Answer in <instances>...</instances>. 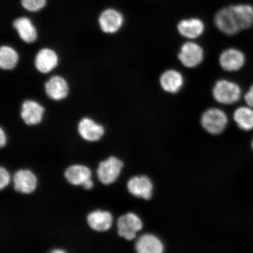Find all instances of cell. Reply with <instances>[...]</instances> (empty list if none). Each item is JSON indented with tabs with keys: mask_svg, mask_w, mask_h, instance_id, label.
<instances>
[{
	"mask_svg": "<svg viewBox=\"0 0 253 253\" xmlns=\"http://www.w3.org/2000/svg\"><path fill=\"white\" fill-rule=\"evenodd\" d=\"M45 88L47 96L55 100L65 99L69 93L67 82L59 76L50 78L45 84Z\"/></svg>",
	"mask_w": 253,
	"mask_h": 253,
	"instance_id": "e0dca14e",
	"label": "cell"
},
{
	"mask_svg": "<svg viewBox=\"0 0 253 253\" xmlns=\"http://www.w3.org/2000/svg\"><path fill=\"white\" fill-rule=\"evenodd\" d=\"M10 181V176L5 168H0V190H2L7 186Z\"/></svg>",
	"mask_w": 253,
	"mask_h": 253,
	"instance_id": "cb8c5ba5",
	"label": "cell"
},
{
	"mask_svg": "<svg viewBox=\"0 0 253 253\" xmlns=\"http://www.w3.org/2000/svg\"><path fill=\"white\" fill-rule=\"evenodd\" d=\"M164 249L160 239L150 234L141 236L135 243V250L138 253H161Z\"/></svg>",
	"mask_w": 253,
	"mask_h": 253,
	"instance_id": "d6986e66",
	"label": "cell"
},
{
	"mask_svg": "<svg viewBox=\"0 0 253 253\" xmlns=\"http://www.w3.org/2000/svg\"><path fill=\"white\" fill-rule=\"evenodd\" d=\"M182 74L176 70H168L161 75L160 82L164 91L170 93H176L181 89L183 84Z\"/></svg>",
	"mask_w": 253,
	"mask_h": 253,
	"instance_id": "ac0fdd59",
	"label": "cell"
},
{
	"mask_svg": "<svg viewBox=\"0 0 253 253\" xmlns=\"http://www.w3.org/2000/svg\"><path fill=\"white\" fill-rule=\"evenodd\" d=\"M252 147H253V144H252Z\"/></svg>",
	"mask_w": 253,
	"mask_h": 253,
	"instance_id": "f1b7e54d",
	"label": "cell"
},
{
	"mask_svg": "<svg viewBox=\"0 0 253 253\" xmlns=\"http://www.w3.org/2000/svg\"><path fill=\"white\" fill-rule=\"evenodd\" d=\"M177 29L179 33L186 39H196L204 33L205 24L200 18H186L179 22Z\"/></svg>",
	"mask_w": 253,
	"mask_h": 253,
	"instance_id": "8fae6325",
	"label": "cell"
},
{
	"mask_svg": "<svg viewBox=\"0 0 253 253\" xmlns=\"http://www.w3.org/2000/svg\"><path fill=\"white\" fill-rule=\"evenodd\" d=\"M13 26L24 42L32 43L37 40V31L30 18L23 17L16 19Z\"/></svg>",
	"mask_w": 253,
	"mask_h": 253,
	"instance_id": "ffe728a7",
	"label": "cell"
},
{
	"mask_svg": "<svg viewBox=\"0 0 253 253\" xmlns=\"http://www.w3.org/2000/svg\"><path fill=\"white\" fill-rule=\"evenodd\" d=\"M123 163L119 158L111 156L101 161L97 169V178L104 185H110L119 178L123 168Z\"/></svg>",
	"mask_w": 253,
	"mask_h": 253,
	"instance_id": "277c9868",
	"label": "cell"
},
{
	"mask_svg": "<svg viewBox=\"0 0 253 253\" xmlns=\"http://www.w3.org/2000/svg\"><path fill=\"white\" fill-rule=\"evenodd\" d=\"M47 0H21L22 6L27 11L37 12L46 5Z\"/></svg>",
	"mask_w": 253,
	"mask_h": 253,
	"instance_id": "603a6c76",
	"label": "cell"
},
{
	"mask_svg": "<svg viewBox=\"0 0 253 253\" xmlns=\"http://www.w3.org/2000/svg\"><path fill=\"white\" fill-rule=\"evenodd\" d=\"M228 118L225 112L219 109L207 110L202 116L201 124L206 131L211 134H219L226 127Z\"/></svg>",
	"mask_w": 253,
	"mask_h": 253,
	"instance_id": "3957f363",
	"label": "cell"
},
{
	"mask_svg": "<svg viewBox=\"0 0 253 253\" xmlns=\"http://www.w3.org/2000/svg\"><path fill=\"white\" fill-rule=\"evenodd\" d=\"M93 182L91 181V179L88 180L87 181L85 182L82 186L84 189L90 190L93 187Z\"/></svg>",
	"mask_w": 253,
	"mask_h": 253,
	"instance_id": "4316f807",
	"label": "cell"
},
{
	"mask_svg": "<svg viewBox=\"0 0 253 253\" xmlns=\"http://www.w3.org/2000/svg\"><path fill=\"white\" fill-rule=\"evenodd\" d=\"M87 222L90 228L98 232H104L112 226L113 216L108 211H95L87 216Z\"/></svg>",
	"mask_w": 253,
	"mask_h": 253,
	"instance_id": "5bb4252c",
	"label": "cell"
},
{
	"mask_svg": "<svg viewBox=\"0 0 253 253\" xmlns=\"http://www.w3.org/2000/svg\"><path fill=\"white\" fill-rule=\"evenodd\" d=\"M213 96L218 103L230 105L237 103L242 96V89L232 81L222 79L216 82L212 90Z\"/></svg>",
	"mask_w": 253,
	"mask_h": 253,
	"instance_id": "7a4b0ae2",
	"label": "cell"
},
{
	"mask_svg": "<svg viewBox=\"0 0 253 253\" xmlns=\"http://www.w3.org/2000/svg\"><path fill=\"white\" fill-rule=\"evenodd\" d=\"M44 112L45 109L39 103L27 100L22 105L21 117L25 124L37 125L42 121Z\"/></svg>",
	"mask_w": 253,
	"mask_h": 253,
	"instance_id": "7c38bea8",
	"label": "cell"
},
{
	"mask_svg": "<svg viewBox=\"0 0 253 253\" xmlns=\"http://www.w3.org/2000/svg\"><path fill=\"white\" fill-rule=\"evenodd\" d=\"M18 55L11 47L2 46L0 49V66L4 70H11L17 65Z\"/></svg>",
	"mask_w": 253,
	"mask_h": 253,
	"instance_id": "7402d4cb",
	"label": "cell"
},
{
	"mask_svg": "<svg viewBox=\"0 0 253 253\" xmlns=\"http://www.w3.org/2000/svg\"><path fill=\"white\" fill-rule=\"evenodd\" d=\"M99 23L101 29L104 33L113 34L121 28L124 23V17L117 9H106L100 14Z\"/></svg>",
	"mask_w": 253,
	"mask_h": 253,
	"instance_id": "9c48e42d",
	"label": "cell"
},
{
	"mask_svg": "<svg viewBox=\"0 0 253 253\" xmlns=\"http://www.w3.org/2000/svg\"><path fill=\"white\" fill-rule=\"evenodd\" d=\"M51 252L53 253H65V251L62 249H55L54 251H53Z\"/></svg>",
	"mask_w": 253,
	"mask_h": 253,
	"instance_id": "83f0119b",
	"label": "cell"
},
{
	"mask_svg": "<svg viewBox=\"0 0 253 253\" xmlns=\"http://www.w3.org/2000/svg\"><path fill=\"white\" fill-rule=\"evenodd\" d=\"M233 119L237 126L245 131H251L253 129V108L248 106H242L234 112Z\"/></svg>",
	"mask_w": 253,
	"mask_h": 253,
	"instance_id": "44dd1931",
	"label": "cell"
},
{
	"mask_svg": "<svg viewBox=\"0 0 253 253\" xmlns=\"http://www.w3.org/2000/svg\"><path fill=\"white\" fill-rule=\"evenodd\" d=\"M126 186L128 192L135 197L148 200L153 195V183L146 176L132 177L129 180Z\"/></svg>",
	"mask_w": 253,
	"mask_h": 253,
	"instance_id": "30bf717a",
	"label": "cell"
},
{
	"mask_svg": "<svg viewBox=\"0 0 253 253\" xmlns=\"http://www.w3.org/2000/svg\"><path fill=\"white\" fill-rule=\"evenodd\" d=\"M7 142V137L2 128H0V147H4Z\"/></svg>",
	"mask_w": 253,
	"mask_h": 253,
	"instance_id": "484cf974",
	"label": "cell"
},
{
	"mask_svg": "<svg viewBox=\"0 0 253 253\" xmlns=\"http://www.w3.org/2000/svg\"><path fill=\"white\" fill-rule=\"evenodd\" d=\"M117 224L118 235L127 240H133L143 226L140 218L133 213L122 215L119 218Z\"/></svg>",
	"mask_w": 253,
	"mask_h": 253,
	"instance_id": "5b68a950",
	"label": "cell"
},
{
	"mask_svg": "<svg viewBox=\"0 0 253 253\" xmlns=\"http://www.w3.org/2000/svg\"><path fill=\"white\" fill-rule=\"evenodd\" d=\"M58 63V57L55 51L49 48L40 50L35 60V65L37 70L47 74L56 68Z\"/></svg>",
	"mask_w": 253,
	"mask_h": 253,
	"instance_id": "9a60e30c",
	"label": "cell"
},
{
	"mask_svg": "<svg viewBox=\"0 0 253 253\" xmlns=\"http://www.w3.org/2000/svg\"><path fill=\"white\" fill-rule=\"evenodd\" d=\"M66 181L75 186L83 185L91 179V172L89 168L84 165H72L69 166L64 172Z\"/></svg>",
	"mask_w": 253,
	"mask_h": 253,
	"instance_id": "2e32d148",
	"label": "cell"
},
{
	"mask_svg": "<svg viewBox=\"0 0 253 253\" xmlns=\"http://www.w3.org/2000/svg\"><path fill=\"white\" fill-rule=\"evenodd\" d=\"M217 29L227 36H235L253 26V5L240 3L225 6L214 17Z\"/></svg>",
	"mask_w": 253,
	"mask_h": 253,
	"instance_id": "6da1fadb",
	"label": "cell"
},
{
	"mask_svg": "<svg viewBox=\"0 0 253 253\" xmlns=\"http://www.w3.org/2000/svg\"><path fill=\"white\" fill-rule=\"evenodd\" d=\"M245 100L247 105L253 108V84L250 87L245 95Z\"/></svg>",
	"mask_w": 253,
	"mask_h": 253,
	"instance_id": "d4e9b609",
	"label": "cell"
},
{
	"mask_svg": "<svg viewBox=\"0 0 253 253\" xmlns=\"http://www.w3.org/2000/svg\"><path fill=\"white\" fill-rule=\"evenodd\" d=\"M15 191L23 194L33 193L37 187V178L36 175L27 169L18 170L12 178Z\"/></svg>",
	"mask_w": 253,
	"mask_h": 253,
	"instance_id": "52a82bcc",
	"label": "cell"
},
{
	"mask_svg": "<svg viewBox=\"0 0 253 253\" xmlns=\"http://www.w3.org/2000/svg\"><path fill=\"white\" fill-rule=\"evenodd\" d=\"M79 134L84 140L90 142L99 141L104 133L102 125L97 124L93 120L84 118L79 123Z\"/></svg>",
	"mask_w": 253,
	"mask_h": 253,
	"instance_id": "4fadbf2b",
	"label": "cell"
},
{
	"mask_svg": "<svg viewBox=\"0 0 253 253\" xmlns=\"http://www.w3.org/2000/svg\"><path fill=\"white\" fill-rule=\"evenodd\" d=\"M204 57V50L198 43L188 42L181 46L178 59L186 68H193L200 65Z\"/></svg>",
	"mask_w": 253,
	"mask_h": 253,
	"instance_id": "8992f818",
	"label": "cell"
},
{
	"mask_svg": "<svg viewBox=\"0 0 253 253\" xmlns=\"http://www.w3.org/2000/svg\"><path fill=\"white\" fill-rule=\"evenodd\" d=\"M246 56L241 50L236 48L224 50L219 57V63L223 70L238 71L244 66Z\"/></svg>",
	"mask_w": 253,
	"mask_h": 253,
	"instance_id": "ba28073f",
	"label": "cell"
}]
</instances>
